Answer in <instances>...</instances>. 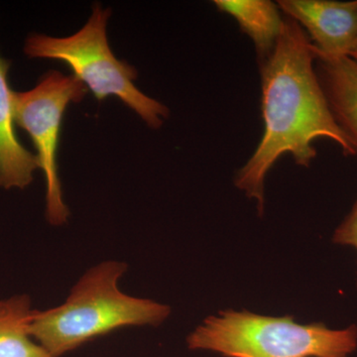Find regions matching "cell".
Returning <instances> with one entry per match:
<instances>
[{"mask_svg":"<svg viewBox=\"0 0 357 357\" xmlns=\"http://www.w3.org/2000/svg\"><path fill=\"white\" fill-rule=\"evenodd\" d=\"M316 61L307 33L285 18L273 52L260 64L264 132L234 178L236 188L255 199L259 215L264 213L265 178L283 155L290 154L297 165L307 168L317 157L314 142L321 138L337 143L347 156L357 155L333 117Z\"/></svg>","mask_w":357,"mask_h":357,"instance_id":"6da1fadb","label":"cell"},{"mask_svg":"<svg viewBox=\"0 0 357 357\" xmlns=\"http://www.w3.org/2000/svg\"><path fill=\"white\" fill-rule=\"evenodd\" d=\"M128 265L109 260L91 268L61 306L35 311L30 333L51 357H60L89 340L126 328L161 325L170 307L122 292Z\"/></svg>","mask_w":357,"mask_h":357,"instance_id":"7a4b0ae2","label":"cell"},{"mask_svg":"<svg viewBox=\"0 0 357 357\" xmlns=\"http://www.w3.org/2000/svg\"><path fill=\"white\" fill-rule=\"evenodd\" d=\"M187 342L192 351L225 357H349L357 349V326L333 330L324 323L301 325L293 316L227 310L204 319Z\"/></svg>","mask_w":357,"mask_h":357,"instance_id":"3957f363","label":"cell"},{"mask_svg":"<svg viewBox=\"0 0 357 357\" xmlns=\"http://www.w3.org/2000/svg\"><path fill=\"white\" fill-rule=\"evenodd\" d=\"M109 9L93 6L86 25L76 34L64 38L34 34L26 40L24 53L31 59H50L69 66L74 77L102 102L115 96L134 110L149 128H161L169 109L136 88L137 70L115 57L107 36Z\"/></svg>","mask_w":357,"mask_h":357,"instance_id":"277c9868","label":"cell"},{"mask_svg":"<svg viewBox=\"0 0 357 357\" xmlns=\"http://www.w3.org/2000/svg\"><path fill=\"white\" fill-rule=\"evenodd\" d=\"M89 89L75 77L50 70L34 89L14 91L16 126L24 129L37 151L46 181V218L59 227L67 222L69 208L63 199L58 175V147L68 105L79 102Z\"/></svg>","mask_w":357,"mask_h":357,"instance_id":"5b68a950","label":"cell"},{"mask_svg":"<svg viewBox=\"0 0 357 357\" xmlns=\"http://www.w3.org/2000/svg\"><path fill=\"white\" fill-rule=\"evenodd\" d=\"M287 17L299 23L317 59L349 56L357 42V0H280Z\"/></svg>","mask_w":357,"mask_h":357,"instance_id":"8992f818","label":"cell"},{"mask_svg":"<svg viewBox=\"0 0 357 357\" xmlns=\"http://www.w3.org/2000/svg\"><path fill=\"white\" fill-rule=\"evenodd\" d=\"M10 62L0 56V188L25 189L40 169L35 154L26 149L16 134L14 91L8 82Z\"/></svg>","mask_w":357,"mask_h":357,"instance_id":"52a82bcc","label":"cell"},{"mask_svg":"<svg viewBox=\"0 0 357 357\" xmlns=\"http://www.w3.org/2000/svg\"><path fill=\"white\" fill-rule=\"evenodd\" d=\"M317 74L333 117L357 154V61L342 56L317 59Z\"/></svg>","mask_w":357,"mask_h":357,"instance_id":"ba28073f","label":"cell"},{"mask_svg":"<svg viewBox=\"0 0 357 357\" xmlns=\"http://www.w3.org/2000/svg\"><path fill=\"white\" fill-rule=\"evenodd\" d=\"M220 13L236 20L255 44L260 64L273 52L283 28L279 6L269 0H215Z\"/></svg>","mask_w":357,"mask_h":357,"instance_id":"9c48e42d","label":"cell"},{"mask_svg":"<svg viewBox=\"0 0 357 357\" xmlns=\"http://www.w3.org/2000/svg\"><path fill=\"white\" fill-rule=\"evenodd\" d=\"M35 311L24 294L0 299V357H51L30 333Z\"/></svg>","mask_w":357,"mask_h":357,"instance_id":"30bf717a","label":"cell"},{"mask_svg":"<svg viewBox=\"0 0 357 357\" xmlns=\"http://www.w3.org/2000/svg\"><path fill=\"white\" fill-rule=\"evenodd\" d=\"M333 241L340 245L351 246L357 251V199L349 215L333 232Z\"/></svg>","mask_w":357,"mask_h":357,"instance_id":"8fae6325","label":"cell"},{"mask_svg":"<svg viewBox=\"0 0 357 357\" xmlns=\"http://www.w3.org/2000/svg\"><path fill=\"white\" fill-rule=\"evenodd\" d=\"M349 57L354 59V60L357 61V42L356 44L354 45V48L351 49V53H349Z\"/></svg>","mask_w":357,"mask_h":357,"instance_id":"7c38bea8","label":"cell"}]
</instances>
